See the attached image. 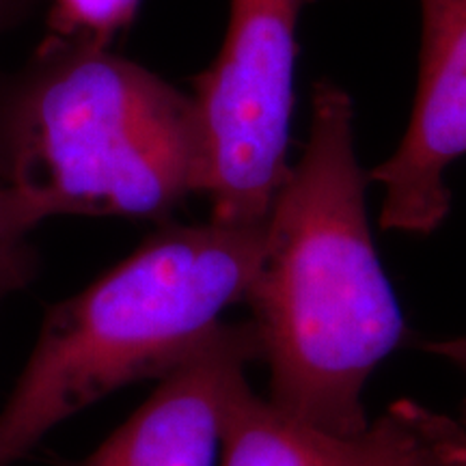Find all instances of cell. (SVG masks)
<instances>
[{
  "mask_svg": "<svg viewBox=\"0 0 466 466\" xmlns=\"http://www.w3.org/2000/svg\"><path fill=\"white\" fill-rule=\"evenodd\" d=\"M28 0H0V33H5L11 25L25 15Z\"/></svg>",
  "mask_w": 466,
  "mask_h": 466,
  "instance_id": "obj_12",
  "label": "cell"
},
{
  "mask_svg": "<svg viewBox=\"0 0 466 466\" xmlns=\"http://www.w3.org/2000/svg\"><path fill=\"white\" fill-rule=\"evenodd\" d=\"M39 220L7 184L0 182V247L22 242Z\"/></svg>",
  "mask_w": 466,
  "mask_h": 466,
  "instance_id": "obj_9",
  "label": "cell"
},
{
  "mask_svg": "<svg viewBox=\"0 0 466 466\" xmlns=\"http://www.w3.org/2000/svg\"><path fill=\"white\" fill-rule=\"evenodd\" d=\"M35 258L25 240L0 247V302L33 279Z\"/></svg>",
  "mask_w": 466,
  "mask_h": 466,
  "instance_id": "obj_10",
  "label": "cell"
},
{
  "mask_svg": "<svg viewBox=\"0 0 466 466\" xmlns=\"http://www.w3.org/2000/svg\"><path fill=\"white\" fill-rule=\"evenodd\" d=\"M218 466H466V428L398 400L363 432L329 434L283 415L242 380L227 404Z\"/></svg>",
  "mask_w": 466,
  "mask_h": 466,
  "instance_id": "obj_6",
  "label": "cell"
},
{
  "mask_svg": "<svg viewBox=\"0 0 466 466\" xmlns=\"http://www.w3.org/2000/svg\"><path fill=\"white\" fill-rule=\"evenodd\" d=\"M138 5L141 0H50L46 39L108 48L132 25Z\"/></svg>",
  "mask_w": 466,
  "mask_h": 466,
  "instance_id": "obj_8",
  "label": "cell"
},
{
  "mask_svg": "<svg viewBox=\"0 0 466 466\" xmlns=\"http://www.w3.org/2000/svg\"><path fill=\"white\" fill-rule=\"evenodd\" d=\"M365 186L352 100L322 80L313 86L309 141L268 214L264 253L244 302L270 370L268 401L339 436L370 425L360 395L406 337L371 238Z\"/></svg>",
  "mask_w": 466,
  "mask_h": 466,
  "instance_id": "obj_1",
  "label": "cell"
},
{
  "mask_svg": "<svg viewBox=\"0 0 466 466\" xmlns=\"http://www.w3.org/2000/svg\"><path fill=\"white\" fill-rule=\"evenodd\" d=\"M425 352L434 354V357H441L456 367L460 374L464 376L466 380V333L458 337H450V339H439V341H425L421 343ZM458 421L466 428V393L462 398V404H460V417Z\"/></svg>",
  "mask_w": 466,
  "mask_h": 466,
  "instance_id": "obj_11",
  "label": "cell"
},
{
  "mask_svg": "<svg viewBox=\"0 0 466 466\" xmlns=\"http://www.w3.org/2000/svg\"><path fill=\"white\" fill-rule=\"evenodd\" d=\"M258 360L255 324L223 322L85 466H218L227 404Z\"/></svg>",
  "mask_w": 466,
  "mask_h": 466,
  "instance_id": "obj_7",
  "label": "cell"
},
{
  "mask_svg": "<svg viewBox=\"0 0 466 466\" xmlns=\"http://www.w3.org/2000/svg\"><path fill=\"white\" fill-rule=\"evenodd\" d=\"M0 182L39 223L165 218L203 195L197 106L106 46L44 39L0 108Z\"/></svg>",
  "mask_w": 466,
  "mask_h": 466,
  "instance_id": "obj_2",
  "label": "cell"
},
{
  "mask_svg": "<svg viewBox=\"0 0 466 466\" xmlns=\"http://www.w3.org/2000/svg\"><path fill=\"white\" fill-rule=\"evenodd\" d=\"M264 225H171L46 316L0 410V466L116 389L165 378L247 300Z\"/></svg>",
  "mask_w": 466,
  "mask_h": 466,
  "instance_id": "obj_3",
  "label": "cell"
},
{
  "mask_svg": "<svg viewBox=\"0 0 466 466\" xmlns=\"http://www.w3.org/2000/svg\"><path fill=\"white\" fill-rule=\"evenodd\" d=\"M421 48L410 121L395 154L370 173L387 231L430 236L445 223V173L466 156V0H419Z\"/></svg>",
  "mask_w": 466,
  "mask_h": 466,
  "instance_id": "obj_5",
  "label": "cell"
},
{
  "mask_svg": "<svg viewBox=\"0 0 466 466\" xmlns=\"http://www.w3.org/2000/svg\"><path fill=\"white\" fill-rule=\"evenodd\" d=\"M300 0H231L217 61L195 83L212 218L264 225L289 173Z\"/></svg>",
  "mask_w": 466,
  "mask_h": 466,
  "instance_id": "obj_4",
  "label": "cell"
}]
</instances>
